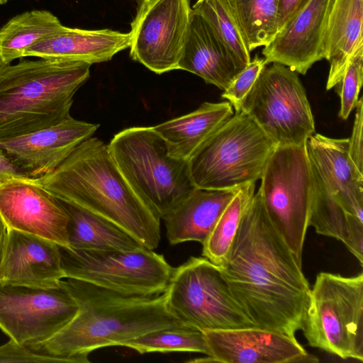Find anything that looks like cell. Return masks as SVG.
Segmentation results:
<instances>
[{
  "label": "cell",
  "mask_w": 363,
  "mask_h": 363,
  "mask_svg": "<svg viewBox=\"0 0 363 363\" xmlns=\"http://www.w3.org/2000/svg\"><path fill=\"white\" fill-rule=\"evenodd\" d=\"M219 267L232 295L255 326L296 337L311 288L271 223L258 191L246 206Z\"/></svg>",
  "instance_id": "obj_1"
},
{
  "label": "cell",
  "mask_w": 363,
  "mask_h": 363,
  "mask_svg": "<svg viewBox=\"0 0 363 363\" xmlns=\"http://www.w3.org/2000/svg\"><path fill=\"white\" fill-rule=\"evenodd\" d=\"M60 281L78 310L53 337L31 349L60 357L65 363H89L96 350L122 346L147 333L184 325L170 312L166 291L154 296L121 294L71 278Z\"/></svg>",
  "instance_id": "obj_2"
},
{
  "label": "cell",
  "mask_w": 363,
  "mask_h": 363,
  "mask_svg": "<svg viewBox=\"0 0 363 363\" xmlns=\"http://www.w3.org/2000/svg\"><path fill=\"white\" fill-rule=\"evenodd\" d=\"M34 180L58 199L119 225L146 248L157 247L161 218L130 187L100 139L87 138L54 172Z\"/></svg>",
  "instance_id": "obj_3"
},
{
  "label": "cell",
  "mask_w": 363,
  "mask_h": 363,
  "mask_svg": "<svg viewBox=\"0 0 363 363\" xmlns=\"http://www.w3.org/2000/svg\"><path fill=\"white\" fill-rule=\"evenodd\" d=\"M91 65L40 58L0 62V140L52 125L70 116Z\"/></svg>",
  "instance_id": "obj_4"
},
{
  "label": "cell",
  "mask_w": 363,
  "mask_h": 363,
  "mask_svg": "<svg viewBox=\"0 0 363 363\" xmlns=\"http://www.w3.org/2000/svg\"><path fill=\"white\" fill-rule=\"evenodd\" d=\"M108 147L128 184L160 218L196 188L188 161L171 157L152 126L125 128Z\"/></svg>",
  "instance_id": "obj_5"
},
{
  "label": "cell",
  "mask_w": 363,
  "mask_h": 363,
  "mask_svg": "<svg viewBox=\"0 0 363 363\" xmlns=\"http://www.w3.org/2000/svg\"><path fill=\"white\" fill-rule=\"evenodd\" d=\"M277 147L252 118L235 113L189 160L193 184L212 190L256 184Z\"/></svg>",
  "instance_id": "obj_6"
},
{
  "label": "cell",
  "mask_w": 363,
  "mask_h": 363,
  "mask_svg": "<svg viewBox=\"0 0 363 363\" xmlns=\"http://www.w3.org/2000/svg\"><path fill=\"white\" fill-rule=\"evenodd\" d=\"M301 330L311 347L363 361V273L320 272L311 289Z\"/></svg>",
  "instance_id": "obj_7"
},
{
  "label": "cell",
  "mask_w": 363,
  "mask_h": 363,
  "mask_svg": "<svg viewBox=\"0 0 363 363\" xmlns=\"http://www.w3.org/2000/svg\"><path fill=\"white\" fill-rule=\"evenodd\" d=\"M258 189L267 214L302 267L314 174L306 143L277 146L269 157Z\"/></svg>",
  "instance_id": "obj_8"
},
{
  "label": "cell",
  "mask_w": 363,
  "mask_h": 363,
  "mask_svg": "<svg viewBox=\"0 0 363 363\" xmlns=\"http://www.w3.org/2000/svg\"><path fill=\"white\" fill-rule=\"evenodd\" d=\"M170 312L201 332L255 326L232 295L220 267L191 257L174 268L166 289Z\"/></svg>",
  "instance_id": "obj_9"
},
{
  "label": "cell",
  "mask_w": 363,
  "mask_h": 363,
  "mask_svg": "<svg viewBox=\"0 0 363 363\" xmlns=\"http://www.w3.org/2000/svg\"><path fill=\"white\" fill-rule=\"evenodd\" d=\"M241 111L277 146L306 144L315 133L311 106L297 72L279 63L264 67Z\"/></svg>",
  "instance_id": "obj_10"
},
{
  "label": "cell",
  "mask_w": 363,
  "mask_h": 363,
  "mask_svg": "<svg viewBox=\"0 0 363 363\" xmlns=\"http://www.w3.org/2000/svg\"><path fill=\"white\" fill-rule=\"evenodd\" d=\"M65 278L86 281L121 294L154 296L164 292L174 268L163 255L135 251H92L59 245Z\"/></svg>",
  "instance_id": "obj_11"
},
{
  "label": "cell",
  "mask_w": 363,
  "mask_h": 363,
  "mask_svg": "<svg viewBox=\"0 0 363 363\" xmlns=\"http://www.w3.org/2000/svg\"><path fill=\"white\" fill-rule=\"evenodd\" d=\"M77 304L60 284L38 288L0 283V329L26 346L53 337L75 316Z\"/></svg>",
  "instance_id": "obj_12"
},
{
  "label": "cell",
  "mask_w": 363,
  "mask_h": 363,
  "mask_svg": "<svg viewBox=\"0 0 363 363\" xmlns=\"http://www.w3.org/2000/svg\"><path fill=\"white\" fill-rule=\"evenodd\" d=\"M130 24V57L161 74L178 69L192 7L190 0H141Z\"/></svg>",
  "instance_id": "obj_13"
},
{
  "label": "cell",
  "mask_w": 363,
  "mask_h": 363,
  "mask_svg": "<svg viewBox=\"0 0 363 363\" xmlns=\"http://www.w3.org/2000/svg\"><path fill=\"white\" fill-rule=\"evenodd\" d=\"M0 216L9 229L69 247L67 213L59 199L34 179H15L0 183Z\"/></svg>",
  "instance_id": "obj_14"
},
{
  "label": "cell",
  "mask_w": 363,
  "mask_h": 363,
  "mask_svg": "<svg viewBox=\"0 0 363 363\" xmlns=\"http://www.w3.org/2000/svg\"><path fill=\"white\" fill-rule=\"evenodd\" d=\"M208 355L202 361L222 363H297L318 359L296 337L257 326L202 332Z\"/></svg>",
  "instance_id": "obj_15"
},
{
  "label": "cell",
  "mask_w": 363,
  "mask_h": 363,
  "mask_svg": "<svg viewBox=\"0 0 363 363\" xmlns=\"http://www.w3.org/2000/svg\"><path fill=\"white\" fill-rule=\"evenodd\" d=\"M98 128L69 116L48 128L0 140V148L28 178L35 179L54 172Z\"/></svg>",
  "instance_id": "obj_16"
},
{
  "label": "cell",
  "mask_w": 363,
  "mask_h": 363,
  "mask_svg": "<svg viewBox=\"0 0 363 363\" xmlns=\"http://www.w3.org/2000/svg\"><path fill=\"white\" fill-rule=\"evenodd\" d=\"M335 0H306L294 15L264 47L267 65L277 62L303 75L325 59L324 37Z\"/></svg>",
  "instance_id": "obj_17"
},
{
  "label": "cell",
  "mask_w": 363,
  "mask_h": 363,
  "mask_svg": "<svg viewBox=\"0 0 363 363\" xmlns=\"http://www.w3.org/2000/svg\"><path fill=\"white\" fill-rule=\"evenodd\" d=\"M312 169L330 195L348 213L363 220V173L349 155V138L314 133L306 142Z\"/></svg>",
  "instance_id": "obj_18"
},
{
  "label": "cell",
  "mask_w": 363,
  "mask_h": 363,
  "mask_svg": "<svg viewBox=\"0 0 363 363\" xmlns=\"http://www.w3.org/2000/svg\"><path fill=\"white\" fill-rule=\"evenodd\" d=\"M64 278L57 244L42 237L9 229L0 283L52 288L58 286Z\"/></svg>",
  "instance_id": "obj_19"
},
{
  "label": "cell",
  "mask_w": 363,
  "mask_h": 363,
  "mask_svg": "<svg viewBox=\"0 0 363 363\" xmlns=\"http://www.w3.org/2000/svg\"><path fill=\"white\" fill-rule=\"evenodd\" d=\"M130 45V33L105 28L87 30L62 26L54 33L27 48L25 57L90 65L111 60Z\"/></svg>",
  "instance_id": "obj_20"
},
{
  "label": "cell",
  "mask_w": 363,
  "mask_h": 363,
  "mask_svg": "<svg viewBox=\"0 0 363 363\" xmlns=\"http://www.w3.org/2000/svg\"><path fill=\"white\" fill-rule=\"evenodd\" d=\"M244 68L207 21L192 9L178 69L193 73L224 91Z\"/></svg>",
  "instance_id": "obj_21"
},
{
  "label": "cell",
  "mask_w": 363,
  "mask_h": 363,
  "mask_svg": "<svg viewBox=\"0 0 363 363\" xmlns=\"http://www.w3.org/2000/svg\"><path fill=\"white\" fill-rule=\"evenodd\" d=\"M240 188L228 190L196 188L162 218L169 242L172 245L187 241L203 244Z\"/></svg>",
  "instance_id": "obj_22"
},
{
  "label": "cell",
  "mask_w": 363,
  "mask_h": 363,
  "mask_svg": "<svg viewBox=\"0 0 363 363\" xmlns=\"http://www.w3.org/2000/svg\"><path fill=\"white\" fill-rule=\"evenodd\" d=\"M363 0H335L324 37L325 59L330 62L326 89L339 84L354 54L363 46Z\"/></svg>",
  "instance_id": "obj_23"
},
{
  "label": "cell",
  "mask_w": 363,
  "mask_h": 363,
  "mask_svg": "<svg viewBox=\"0 0 363 363\" xmlns=\"http://www.w3.org/2000/svg\"><path fill=\"white\" fill-rule=\"evenodd\" d=\"M233 114L229 101L204 102L189 113L152 128L165 142L171 157L189 161L202 143Z\"/></svg>",
  "instance_id": "obj_24"
},
{
  "label": "cell",
  "mask_w": 363,
  "mask_h": 363,
  "mask_svg": "<svg viewBox=\"0 0 363 363\" xmlns=\"http://www.w3.org/2000/svg\"><path fill=\"white\" fill-rule=\"evenodd\" d=\"M68 215L70 248L92 251H135L146 248L116 223L82 208L60 200Z\"/></svg>",
  "instance_id": "obj_25"
},
{
  "label": "cell",
  "mask_w": 363,
  "mask_h": 363,
  "mask_svg": "<svg viewBox=\"0 0 363 363\" xmlns=\"http://www.w3.org/2000/svg\"><path fill=\"white\" fill-rule=\"evenodd\" d=\"M313 174L309 226L313 227L318 234L341 241L362 266L363 220L348 213Z\"/></svg>",
  "instance_id": "obj_26"
},
{
  "label": "cell",
  "mask_w": 363,
  "mask_h": 363,
  "mask_svg": "<svg viewBox=\"0 0 363 363\" xmlns=\"http://www.w3.org/2000/svg\"><path fill=\"white\" fill-rule=\"evenodd\" d=\"M63 25L57 16L44 10L17 15L0 28V62L9 64L23 57L24 51Z\"/></svg>",
  "instance_id": "obj_27"
},
{
  "label": "cell",
  "mask_w": 363,
  "mask_h": 363,
  "mask_svg": "<svg viewBox=\"0 0 363 363\" xmlns=\"http://www.w3.org/2000/svg\"><path fill=\"white\" fill-rule=\"evenodd\" d=\"M250 52L267 45L278 32L279 0H226Z\"/></svg>",
  "instance_id": "obj_28"
},
{
  "label": "cell",
  "mask_w": 363,
  "mask_h": 363,
  "mask_svg": "<svg viewBox=\"0 0 363 363\" xmlns=\"http://www.w3.org/2000/svg\"><path fill=\"white\" fill-rule=\"evenodd\" d=\"M140 354L194 352L208 355L203 333L186 325L153 330L122 345Z\"/></svg>",
  "instance_id": "obj_29"
},
{
  "label": "cell",
  "mask_w": 363,
  "mask_h": 363,
  "mask_svg": "<svg viewBox=\"0 0 363 363\" xmlns=\"http://www.w3.org/2000/svg\"><path fill=\"white\" fill-rule=\"evenodd\" d=\"M255 184L240 187L223 211L212 231L202 244V255L221 265L236 235L241 217L249 201L255 193Z\"/></svg>",
  "instance_id": "obj_30"
},
{
  "label": "cell",
  "mask_w": 363,
  "mask_h": 363,
  "mask_svg": "<svg viewBox=\"0 0 363 363\" xmlns=\"http://www.w3.org/2000/svg\"><path fill=\"white\" fill-rule=\"evenodd\" d=\"M192 9L210 25L232 55L245 67L250 52L226 0H197Z\"/></svg>",
  "instance_id": "obj_31"
},
{
  "label": "cell",
  "mask_w": 363,
  "mask_h": 363,
  "mask_svg": "<svg viewBox=\"0 0 363 363\" xmlns=\"http://www.w3.org/2000/svg\"><path fill=\"white\" fill-rule=\"evenodd\" d=\"M363 80V46L360 47L350 59L341 81L339 116L343 120L348 118L356 107Z\"/></svg>",
  "instance_id": "obj_32"
},
{
  "label": "cell",
  "mask_w": 363,
  "mask_h": 363,
  "mask_svg": "<svg viewBox=\"0 0 363 363\" xmlns=\"http://www.w3.org/2000/svg\"><path fill=\"white\" fill-rule=\"evenodd\" d=\"M265 65L264 58L257 55L235 77L229 87L223 91L221 96L230 103L235 113L241 111L245 98Z\"/></svg>",
  "instance_id": "obj_33"
},
{
  "label": "cell",
  "mask_w": 363,
  "mask_h": 363,
  "mask_svg": "<svg viewBox=\"0 0 363 363\" xmlns=\"http://www.w3.org/2000/svg\"><path fill=\"white\" fill-rule=\"evenodd\" d=\"M0 362H54L65 363L60 357L39 353L30 347L13 340L0 346Z\"/></svg>",
  "instance_id": "obj_34"
},
{
  "label": "cell",
  "mask_w": 363,
  "mask_h": 363,
  "mask_svg": "<svg viewBox=\"0 0 363 363\" xmlns=\"http://www.w3.org/2000/svg\"><path fill=\"white\" fill-rule=\"evenodd\" d=\"M356 113L352 133L349 138V155L355 166L363 173V100L359 99L356 105Z\"/></svg>",
  "instance_id": "obj_35"
},
{
  "label": "cell",
  "mask_w": 363,
  "mask_h": 363,
  "mask_svg": "<svg viewBox=\"0 0 363 363\" xmlns=\"http://www.w3.org/2000/svg\"><path fill=\"white\" fill-rule=\"evenodd\" d=\"M15 179H32L28 178L0 148V183Z\"/></svg>",
  "instance_id": "obj_36"
},
{
  "label": "cell",
  "mask_w": 363,
  "mask_h": 363,
  "mask_svg": "<svg viewBox=\"0 0 363 363\" xmlns=\"http://www.w3.org/2000/svg\"><path fill=\"white\" fill-rule=\"evenodd\" d=\"M306 0H279L277 5L278 31L294 15Z\"/></svg>",
  "instance_id": "obj_37"
},
{
  "label": "cell",
  "mask_w": 363,
  "mask_h": 363,
  "mask_svg": "<svg viewBox=\"0 0 363 363\" xmlns=\"http://www.w3.org/2000/svg\"><path fill=\"white\" fill-rule=\"evenodd\" d=\"M9 229L0 216V274L6 256Z\"/></svg>",
  "instance_id": "obj_38"
},
{
  "label": "cell",
  "mask_w": 363,
  "mask_h": 363,
  "mask_svg": "<svg viewBox=\"0 0 363 363\" xmlns=\"http://www.w3.org/2000/svg\"><path fill=\"white\" fill-rule=\"evenodd\" d=\"M9 0H0V6L6 4Z\"/></svg>",
  "instance_id": "obj_39"
},
{
  "label": "cell",
  "mask_w": 363,
  "mask_h": 363,
  "mask_svg": "<svg viewBox=\"0 0 363 363\" xmlns=\"http://www.w3.org/2000/svg\"><path fill=\"white\" fill-rule=\"evenodd\" d=\"M136 1H141V0H136Z\"/></svg>",
  "instance_id": "obj_40"
}]
</instances>
